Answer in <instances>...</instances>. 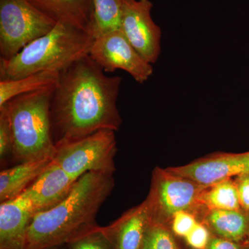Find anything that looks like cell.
Here are the masks:
<instances>
[{
  "label": "cell",
  "mask_w": 249,
  "mask_h": 249,
  "mask_svg": "<svg viewBox=\"0 0 249 249\" xmlns=\"http://www.w3.org/2000/svg\"><path fill=\"white\" fill-rule=\"evenodd\" d=\"M94 39L91 33L57 22L48 34L33 41L12 58L0 59V80L62 71L89 55Z\"/></svg>",
  "instance_id": "3"
},
{
  "label": "cell",
  "mask_w": 249,
  "mask_h": 249,
  "mask_svg": "<svg viewBox=\"0 0 249 249\" xmlns=\"http://www.w3.org/2000/svg\"><path fill=\"white\" fill-rule=\"evenodd\" d=\"M121 82L120 76H107L89 55L60 71L51 103L55 145L102 129L119 130L122 119L116 102Z\"/></svg>",
  "instance_id": "1"
},
{
  "label": "cell",
  "mask_w": 249,
  "mask_h": 249,
  "mask_svg": "<svg viewBox=\"0 0 249 249\" xmlns=\"http://www.w3.org/2000/svg\"><path fill=\"white\" fill-rule=\"evenodd\" d=\"M206 187L172 173L168 168L156 167L152 172L150 192L145 199L152 222L169 227L172 217L179 211L191 213L199 221L206 210L201 196Z\"/></svg>",
  "instance_id": "5"
},
{
  "label": "cell",
  "mask_w": 249,
  "mask_h": 249,
  "mask_svg": "<svg viewBox=\"0 0 249 249\" xmlns=\"http://www.w3.org/2000/svg\"><path fill=\"white\" fill-rule=\"evenodd\" d=\"M56 24L29 0H0V59L12 58Z\"/></svg>",
  "instance_id": "7"
},
{
  "label": "cell",
  "mask_w": 249,
  "mask_h": 249,
  "mask_svg": "<svg viewBox=\"0 0 249 249\" xmlns=\"http://www.w3.org/2000/svg\"><path fill=\"white\" fill-rule=\"evenodd\" d=\"M121 30L145 61L155 63L160 57L161 31L151 16L150 0H122Z\"/></svg>",
  "instance_id": "9"
},
{
  "label": "cell",
  "mask_w": 249,
  "mask_h": 249,
  "mask_svg": "<svg viewBox=\"0 0 249 249\" xmlns=\"http://www.w3.org/2000/svg\"><path fill=\"white\" fill-rule=\"evenodd\" d=\"M77 180L53 161L27 190L36 211L55 207L68 196Z\"/></svg>",
  "instance_id": "13"
},
{
  "label": "cell",
  "mask_w": 249,
  "mask_h": 249,
  "mask_svg": "<svg viewBox=\"0 0 249 249\" xmlns=\"http://www.w3.org/2000/svg\"><path fill=\"white\" fill-rule=\"evenodd\" d=\"M14 134L11 119L5 106L0 107V160L4 164L14 155Z\"/></svg>",
  "instance_id": "21"
},
{
  "label": "cell",
  "mask_w": 249,
  "mask_h": 249,
  "mask_svg": "<svg viewBox=\"0 0 249 249\" xmlns=\"http://www.w3.org/2000/svg\"><path fill=\"white\" fill-rule=\"evenodd\" d=\"M212 236L209 228L198 222L183 240L190 249H207Z\"/></svg>",
  "instance_id": "24"
},
{
  "label": "cell",
  "mask_w": 249,
  "mask_h": 249,
  "mask_svg": "<svg viewBox=\"0 0 249 249\" xmlns=\"http://www.w3.org/2000/svg\"><path fill=\"white\" fill-rule=\"evenodd\" d=\"M172 173L209 186L223 180L249 174V152H217L188 164L167 168Z\"/></svg>",
  "instance_id": "10"
},
{
  "label": "cell",
  "mask_w": 249,
  "mask_h": 249,
  "mask_svg": "<svg viewBox=\"0 0 249 249\" xmlns=\"http://www.w3.org/2000/svg\"><path fill=\"white\" fill-rule=\"evenodd\" d=\"M89 55L105 72L124 70L139 83H145L153 73L152 64L139 55L121 30L95 37Z\"/></svg>",
  "instance_id": "8"
},
{
  "label": "cell",
  "mask_w": 249,
  "mask_h": 249,
  "mask_svg": "<svg viewBox=\"0 0 249 249\" xmlns=\"http://www.w3.org/2000/svg\"><path fill=\"white\" fill-rule=\"evenodd\" d=\"M213 235L239 242H249V213L240 210L206 209L199 218Z\"/></svg>",
  "instance_id": "15"
},
{
  "label": "cell",
  "mask_w": 249,
  "mask_h": 249,
  "mask_svg": "<svg viewBox=\"0 0 249 249\" xmlns=\"http://www.w3.org/2000/svg\"><path fill=\"white\" fill-rule=\"evenodd\" d=\"M116 152L115 131L102 129L55 145L52 161L76 179L89 172L114 175Z\"/></svg>",
  "instance_id": "6"
},
{
  "label": "cell",
  "mask_w": 249,
  "mask_h": 249,
  "mask_svg": "<svg viewBox=\"0 0 249 249\" xmlns=\"http://www.w3.org/2000/svg\"><path fill=\"white\" fill-rule=\"evenodd\" d=\"M68 249H113L109 241L98 227L67 245Z\"/></svg>",
  "instance_id": "22"
},
{
  "label": "cell",
  "mask_w": 249,
  "mask_h": 249,
  "mask_svg": "<svg viewBox=\"0 0 249 249\" xmlns=\"http://www.w3.org/2000/svg\"><path fill=\"white\" fill-rule=\"evenodd\" d=\"M151 222L150 211L144 200L107 227H100V230L113 249H142Z\"/></svg>",
  "instance_id": "12"
},
{
  "label": "cell",
  "mask_w": 249,
  "mask_h": 249,
  "mask_svg": "<svg viewBox=\"0 0 249 249\" xmlns=\"http://www.w3.org/2000/svg\"><path fill=\"white\" fill-rule=\"evenodd\" d=\"M52 158L28 160L0 173V201L11 200L24 193L52 162Z\"/></svg>",
  "instance_id": "16"
},
{
  "label": "cell",
  "mask_w": 249,
  "mask_h": 249,
  "mask_svg": "<svg viewBox=\"0 0 249 249\" xmlns=\"http://www.w3.org/2000/svg\"><path fill=\"white\" fill-rule=\"evenodd\" d=\"M247 249H249V243H248V248H247Z\"/></svg>",
  "instance_id": "28"
},
{
  "label": "cell",
  "mask_w": 249,
  "mask_h": 249,
  "mask_svg": "<svg viewBox=\"0 0 249 249\" xmlns=\"http://www.w3.org/2000/svg\"><path fill=\"white\" fill-rule=\"evenodd\" d=\"M50 249H65L62 247H55V248H52Z\"/></svg>",
  "instance_id": "27"
},
{
  "label": "cell",
  "mask_w": 249,
  "mask_h": 249,
  "mask_svg": "<svg viewBox=\"0 0 249 249\" xmlns=\"http://www.w3.org/2000/svg\"><path fill=\"white\" fill-rule=\"evenodd\" d=\"M197 217L187 211H179L174 214L170 222V229L178 238L184 239L197 224Z\"/></svg>",
  "instance_id": "23"
},
{
  "label": "cell",
  "mask_w": 249,
  "mask_h": 249,
  "mask_svg": "<svg viewBox=\"0 0 249 249\" xmlns=\"http://www.w3.org/2000/svg\"><path fill=\"white\" fill-rule=\"evenodd\" d=\"M55 86L23 93L4 105L11 119L14 142L13 160L17 164L53 158L55 144L52 133L51 103Z\"/></svg>",
  "instance_id": "4"
},
{
  "label": "cell",
  "mask_w": 249,
  "mask_h": 249,
  "mask_svg": "<svg viewBox=\"0 0 249 249\" xmlns=\"http://www.w3.org/2000/svg\"><path fill=\"white\" fill-rule=\"evenodd\" d=\"M177 239L168 226L152 221L142 249H181Z\"/></svg>",
  "instance_id": "20"
},
{
  "label": "cell",
  "mask_w": 249,
  "mask_h": 249,
  "mask_svg": "<svg viewBox=\"0 0 249 249\" xmlns=\"http://www.w3.org/2000/svg\"><path fill=\"white\" fill-rule=\"evenodd\" d=\"M36 211L27 192L0 204V249H26Z\"/></svg>",
  "instance_id": "11"
},
{
  "label": "cell",
  "mask_w": 249,
  "mask_h": 249,
  "mask_svg": "<svg viewBox=\"0 0 249 249\" xmlns=\"http://www.w3.org/2000/svg\"><path fill=\"white\" fill-rule=\"evenodd\" d=\"M248 244L239 243L213 235L207 249H247Z\"/></svg>",
  "instance_id": "26"
},
{
  "label": "cell",
  "mask_w": 249,
  "mask_h": 249,
  "mask_svg": "<svg viewBox=\"0 0 249 249\" xmlns=\"http://www.w3.org/2000/svg\"><path fill=\"white\" fill-rule=\"evenodd\" d=\"M201 203L205 209H242L234 178L206 187L201 196Z\"/></svg>",
  "instance_id": "18"
},
{
  "label": "cell",
  "mask_w": 249,
  "mask_h": 249,
  "mask_svg": "<svg viewBox=\"0 0 249 249\" xmlns=\"http://www.w3.org/2000/svg\"><path fill=\"white\" fill-rule=\"evenodd\" d=\"M93 36L121 30L123 14L122 0H92Z\"/></svg>",
  "instance_id": "19"
},
{
  "label": "cell",
  "mask_w": 249,
  "mask_h": 249,
  "mask_svg": "<svg viewBox=\"0 0 249 249\" xmlns=\"http://www.w3.org/2000/svg\"><path fill=\"white\" fill-rule=\"evenodd\" d=\"M39 11L56 22L88 31L93 35L92 0H29Z\"/></svg>",
  "instance_id": "14"
},
{
  "label": "cell",
  "mask_w": 249,
  "mask_h": 249,
  "mask_svg": "<svg viewBox=\"0 0 249 249\" xmlns=\"http://www.w3.org/2000/svg\"><path fill=\"white\" fill-rule=\"evenodd\" d=\"M237 185L241 208L249 213V174L234 178Z\"/></svg>",
  "instance_id": "25"
},
{
  "label": "cell",
  "mask_w": 249,
  "mask_h": 249,
  "mask_svg": "<svg viewBox=\"0 0 249 249\" xmlns=\"http://www.w3.org/2000/svg\"><path fill=\"white\" fill-rule=\"evenodd\" d=\"M114 187L113 175L89 172L80 177L68 196L55 207L36 213L26 249L67 245L94 230L98 211Z\"/></svg>",
  "instance_id": "2"
},
{
  "label": "cell",
  "mask_w": 249,
  "mask_h": 249,
  "mask_svg": "<svg viewBox=\"0 0 249 249\" xmlns=\"http://www.w3.org/2000/svg\"><path fill=\"white\" fill-rule=\"evenodd\" d=\"M60 72H40L16 80H0V107L11 98L56 85Z\"/></svg>",
  "instance_id": "17"
}]
</instances>
